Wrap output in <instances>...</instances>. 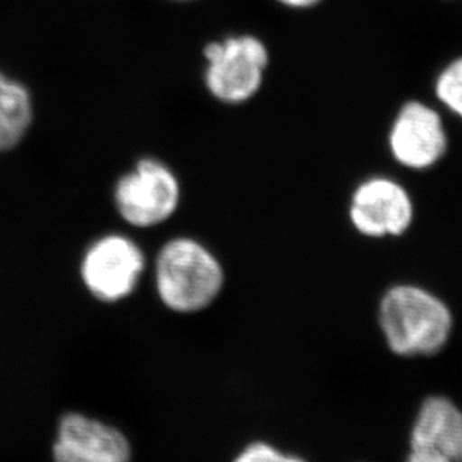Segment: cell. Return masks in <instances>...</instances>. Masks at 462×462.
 <instances>
[{
	"instance_id": "12",
	"label": "cell",
	"mask_w": 462,
	"mask_h": 462,
	"mask_svg": "<svg viewBox=\"0 0 462 462\" xmlns=\"http://www.w3.org/2000/svg\"><path fill=\"white\" fill-rule=\"evenodd\" d=\"M233 462H307L305 459L287 455L276 449L269 443L257 441L246 446Z\"/></svg>"
},
{
	"instance_id": "4",
	"label": "cell",
	"mask_w": 462,
	"mask_h": 462,
	"mask_svg": "<svg viewBox=\"0 0 462 462\" xmlns=\"http://www.w3.org/2000/svg\"><path fill=\"white\" fill-rule=\"evenodd\" d=\"M182 188L169 165L143 158L116 182L113 200L125 223L152 228L169 221L180 206Z\"/></svg>"
},
{
	"instance_id": "10",
	"label": "cell",
	"mask_w": 462,
	"mask_h": 462,
	"mask_svg": "<svg viewBox=\"0 0 462 462\" xmlns=\"http://www.w3.org/2000/svg\"><path fill=\"white\" fill-rule=\"evenodd\" d=\"M33 117L29 90L0 74V152L17 146Z\"/></svg>"
},
{
	"instance_id": "9",
	"label": "cell",
	"mask_w": 462,
	"mask_h": 462,
	"mask_svg": "<svg viewBox=\"0 0 462 462\" xmlns=\"http://www.w3.org/2000/svg\"><path fill=\"white\" fill-rule=\"evenodd\" d=\"M411 446H422L462 462V411L448 398L434 396L423 402L411 431Z\"/></svg>"
},
{
	"instance_id": "14",
	"label": "cell",
	"mask_w": 462,
	"mask_h": 462,
	"mask_svg": "<svg viewBox=\"0 0 462 462\" xmlns=\"http://www.w3.org/2000/svg\"><path fill=\"white\" fill-rule=\"evenodd\" d=\"M280 6L287 9H310L320 4L321 0H273Z\"/></svg>"
},
{
	"instance_id": "5",
	"label": "cell",
	"mask_w": 462,
	"mask_h": 462,
	"mask_svg": "<svg viewBox=\"0 0 462 462\" xmlns=\"http://www.w3.org/2000/svg\"><path fill=\"white\" fill-rule=\"evenodd\" d=\"M146 269L140 245L129 236L108 233L86 248L80 276L86 290L99 302H122L137 290Z\"/></svg>"
},
{
	"instance_id": "11",
	"label": "cell",
	"mask_w": 462,
	"mask_h": 462,
	"mask_svg": "<svg viewBox=\"0 0 462 462\" xmlns=\"http://www.w3.org/2000/svg\"><path fill=\"white\" fill-rule=\"evenodd\" d=\"M436 94L450 112L462 119V59H457L441 72L436 83Z\"/></svg>"
},
{
	"instance_id": "8",
	"label": "cell",
	"mask_w": 462,
	"mask_h": 462,
	"mask_svg": "<svg viewBox=\"0 0 462 462\" xmlns=\"http://www.w3.org/2000/svg\"><path fill=\"white\" fill-rule=\"evenodd\" d=\"M392 155L409 169L423 170L445 155L448 137L440 116L422 103L405 104L389 135Z\"/></svg>"
},
{
	"instance_id": "6",
	"label": "cell",
	"mask_w": 462,
	"mask_h": 462,
	"mask_svg": "<svg viewBox=\"0 0 462 462\" xmlns=\"http://www.w3.org/2000/svg\"><path fill=\"white\" fill-rule=\"evenodd\" d=\"M133 449L124 432L86 414L60 419L53 462H131Z\"/></svg>"
},
{
	"instance_id": "2",
	"label": "cell",
	"mask_w": 462,
	"mask_h": 462,
	"mask_svg": "<svg viewBox=\"0 0 462 462\" xmlns=\"http://www.w3.org/2000/svg\"><path fill=\"white\" fill-rule=\"evenodd\" d=\"M380 326L396 355H434L449 338L452 314L427 290L398 285L383 298Z\"/></svg>"
},
{
	"instance_id": "13",
	"label": "cell",
	"mask_w": 462,
	"mask_h": 462,
	"mask_svg": "<svg viewBox=\"0 0 462 462\" xmlns=\"http://www.w3.org/2000/svg\"><path fill=\"white\" fill-rule=\"evenodd\" d=\"M407 462H452L446 455L439 450L422 448V446H411Z\"/></svg>"
},
{
	"instance_id": "1",
	"label": "cell",
	"mask_w": 462,
	"mask_h": 462,
	"mask_svg": "<svg viewBox=\"0 0 462 462\" xmlns=\"http://www.w3.org/2000/svg\"><path fill=\"white\" fill-rule=\"evenodd\" d=\"M224 282L223 263L194 237L179 236L167 240L156 255V293L170 311H203L218 299Z\"/></svg>"
},
{
	"instance_id": "7",
	"label": "cell",
	"mask_w": 462,
	"mask_h": 462,
	"mask_svg": "<svg viewBox=\"0 0 462 462\" xmlns=\"http://www.w3.org/2000/svg\"><path fill=\"white\" fill-rule=\"evenodd\" d=\"M351 223L369 237L400 236L413 219V205L400 183L374 178L359 185L351 199Z\"/></svg>"
},
{
	"instance_id": "15",
	"label": "cell",
	"mask_w": 462,
	"mask_h": 462,
	"mask_svg": "<svg viewBox=\"0 0 462 462\" xmlns=\"http://www.w3.org/2000/svg\"><path fill=\"white\" fill-rule=\"evenodd\" d=\"M169 2H174V4H189V2H196V0H169Z\"/></svg>"
},
{
	"instance_id": "3",
	"label": "cell",
	"mask_w": 462,
	"mask_h": 462,
	"mask_svg": "<svg viewBox=\"0 0 462 462\" xmlns=\"http://www.w3.org/2000/svg\"><path fill=\"white\" fill-rule=\"evenodd\" d=\"M203 56L206 88L227 106L251 101L262 89L271 62L266 42L248 32L209 41Z\"/></svg>"
}]
</instances>
